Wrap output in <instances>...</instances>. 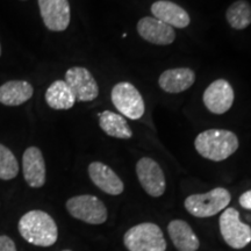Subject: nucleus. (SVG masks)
Masks as SVG:
<instances>
[{
  "instance_id": "obj_20",
  "label": "nucleus",
  "mask_w": 251,
  "mask_h": 251,
  "mask_svg": "<svg viewBox=\"0 0 251 251\" xmlns=\"http://www.w3.org/2000/svg\"><path fill=\"white\" fill-rule=\"evenodd\" d=\"M46 102L50 108L61 111L74 107L76 98L65 80H55L46 91Z\"/></svg>"
},
{
  "instance_id": "obj_5",
  "label": "nucleus",
  "mask_w": 251,
  "mask_h": 251,
  "mask_svg": "<svg viewBox=\"0 0 251 251\" xmlns=\"http://www.w3.org/2000/svg\"><path fill=\"white\" fill-rule=\"evenodd\" d=\"M111 99L122 117L129 118L131 120H139L146 112L142 96L139 90L128 81H120L114 85L111 92Z\"/></svg>"
},
{
  "instance_id": "obj_7",
  "label": "nucleus",
  "mask_w": 251,
  "mask_h": 251,
  "mask_svg": "<svg viewBox=\"0 0 251 251\" xmlns=\"http://www.w3.org/2000/svg\"><path fill=\"white\" fill-rule=\"evenodd\" d=\"M220 231L226 243L233 249H243L251 242V227L240 220L235 208H227L219 220Z\"/></svg>"
},
{
  "instance_id": "obj_9",
  "label": "nucleus",
  "mask_w": 251,
  "mask_h": 251,
  "mask_svg": "<svg viewBox=\"0 0 251 251\" xmlns=\"http://www.w3.org/2000/svg\"><path fill=\"white\" fill-rule=\"evenodd\" d=\"M136 175L143 190L150 197L158 198L166 188L165 176L158 163L149 157H143L136 164Z\"/></svg>"
},
{
  "instance_id": "obj_23",
  "label": "nucleus",
  "mask_w": 251,
  "mask_h": 251,
  "mask_svg": "<svg viewBox=\"0 0 251 251\" xmlns=\"http://www.w3.org/2000/svg\"><path fill=\"white\" fill-rule=\"evenodd\" d=\"M0 251H17L13 240L5 235L0 236Z\"/></svg>"
},
{
  "instance_id": "obj_21",
  "label": "nucleus",
  "mask_w": 251,
  "mask_h": 251,
  "mask_svg": "<svg viewBox=\"0 0 251 251\" xmlns=\"http://www.w3.org/2000/svg\"><path fill=\"white\" fill-rule=\"evenodd\" d=\"M226 19L234 29H246L251 25V5L247 0H237L228 7Z\"/></svg>"
},
{
  "instance_id": "obj_2",
  "label": "nucleus",
  "mask_w": 251,
  "mask_h": 251,
  "mask_svg": "<svg viewBox=\"0 0 251 251\" xmlns=\"http://www.w3.org/2000/svg\"><path fill=\"white\" fill-rule=\"evenodd\" d=\"M238 146L236 135L226 129H207L198 135L194 141L198 153L214 162L227 159L236 151Z\"/></svg>"
},
{
  "instance_id": "obj_16",
  "label": "nucleus",
  "mask_w": 251,
  "mask_h": 251,
  "mask_svg": "<svg viewBox=\"0 0 251 251\" xmlns=\"http://www.w3.org/2000/svg\"><path fill=\"white\" fill-rule=\"evenodd\" d=\"M196 81V74L192 69L176 68L165 70L158 79L163 91L168 93H180L190 89Z\"/></svg>"
},
{
  "instance_id": "obj_25",
  "label": "nucleus",
  "mask_w": 251,
  "mask_h": 251,
  "mask_svg": "<svg viewBox=\"0 0 251 251\" xmlns=\"http://www.w3.org/2000/svg\"><path fill=\"white\" fill-rule=\"evenodd\" d=\"M0 56H1V46H0Z\"/></svg>"
},
{
  "instance_id": "obj_3",
  "label": "nucleus",
  "mask_w": 251,
  "mask_h": 251,
  "mask_svg": "<svg viewBox=\"0 0 251 251\" xmlns=\"http://www.w3.org/2000/svg\"><path fill=\"white\" fill-rule=\"evenodd\" d=\"M124 243L129 251H165L166 241L161 228L151 222L131 227L125 234Z\"/></svg>"
},
{
  "instance_id": "obj_22",
  "label": "nucleus",
  "mask_w": 251,
  "mask_h": 251,
  "mask_svg": "<svg viewBox=\"0 0 251 251\" xmlns=\"http://www.w3.org/2000/svg\"><path fill=\"white\" fill-rule=\"evenodd\" d=\"M19 174V164L14 153L0 143V179H14Z\"/></svg>"
},
{
  "instance_id": "obj_13",
  "label": "nucleus",
  "mask_w": 251,
  "mask_h": 251,
  "mask_svg": "<svg viewBox=\"0 0 251 251\" xmlns=\"http://www.w3.org/2000/svg\"><path fill=\"white\" fill-rule=\"evenodd\" d=\"M23 170L26 183L33 188L42 187L46 183V162L37 147H29L23 156Z\"/></svg>"
},
{
  "instance_id": "obj_11",
  "label": "nucleus",
  "mask_w": 251,
  "mask_h": 251,
  "mask_svg": "<svg viewBox=\"0 0 251 251\" xmlns=\"http://www.w3.org/2000/svg\"><path fill=\"white\" fill-rule=\"evenodd\" d=\"M234 90L226 79L214 80L203 92V103L209 112L225 114L234 103Z\"/></svg>"
},
{
  "instance_id": "obj_1",
  "label": "nucleus",
  "mask_w": 251,
  "mask_h": 251,
  "mask_svg": "<svg viewBox=\"0 0 251 251\" xmlns=\"http://www.w3.org/2000/svg\"><path fill=\"white\" fill-rule=\"evenodd\" d=\"M18 228L21 236L36 247H51L58 237L55 220L48 213L39 209L26 213L19 221Z\"/></svg>"
},
{
  "instance_id": "obj_24",
  "label": "nucleus",
  "mask_w": 251,
  "mask_h": 251,
  "mask_svg": "<svg viewBox=\"0 0 251 251\" xmlns=\"http://www.w3.org/2000/svg\"><path fill=\"white\" fill-rule=\"evenodd\" d=\"M240 205L242 206L243 208L251 211V190L244 192L242 196L240 197Z\"/></svg>"
},
{
  "instance_id": "obj_6",
  "label": "nucleus",
  "mask_w": 251,
  "mask_h": 251,
  "mask_svg": "<svg viewBox=\"0 0 251 251\" xmlns=\"http://www.w3.org/2000/svg\"><path fill=\"white\" fill-rule=\"evenodd\" d=\"M67 209L71 216L90 225H102L107 220V208L99 198L83 194L67 201Z\"/></svg>"
},
{
  "instance_id": "obj_18",
  "label": "nucleus",
  "mask_w": 251,
  "mask_h": 251,
  "mask_svg": "<svg viewBox=\"0 0 251 251\" xmlns=\"http://www.w3.org/2000/svg\"><path fill=\"white\" fill-rule=\"evenodd\" d=\"M34 89L26 80H9L0 86V103L5 106H20L28 101Z\"/></svg>"
},
{
  "instance_id": "obj_17",
  "label": "nucleus",
  "mask_w": 251,
  "mask_h": 251,
  "mask_svg": "<svg viewBox=\"0 0 251 251\" xmlns=\"http://www.w3.org/2000/svg\"><path fill=\"white\" fill-rule=\"evenodd\" d=\"M174 246L178 251H197L200 242L191 226L183 220H174L168 226Z\"/></svg>"
},
{
  "instance_id": "obj_12",
  "label": "nucleus",
  "mask_w": 251,
  "mask_h": 251,
  "mask_svg": "<svg viewBox=\"0 0 251 251\" xmlns=\"http://www.w3.org/2000/svg\"><path fill=\"white\" fill-rule=\"evenodd\" d=\"M137 33L143 40L158 46L171 45L176 39L174 28L153 17L141 19L137 23Z\"/></svg>"
},
{
  "instance_id": "obj_26",
  "label": "nucleus",
  "mask_w": 251,
  "mask_h": 251,
  "mask_svg": "<svg viewBox=\"0 0 251 251\" xmlns=\"http://www.w3.org/2000/svg\"><path fill=\"white\" fill-rule=\"evenodd\" d=\"M63 251H71V250H63Z\"/></svg>"
},
{
  "instance_id": "obj_10",
  "label": "nucleus",
  "mask_w": 251,
  "mask_h": 251,
  "mask_svg": "<svg viewBox=\"0 0 251 251\" xmlns=\"http://www.w3.org/2000/svg\"><path fill=\"white\" fill-rule=\"evenodd\" d=\"M45 26L51 31H63L70 25L71 12L68 0H39Z\"/></svg>"
},
{
  "instance_id": "obj_8",
  "label": "nucleus",
  "mask_w": 251,
  "mask_h": 251,
  "mask_svg": "<svg viewBox=\"0 0 251 251\" xmlns=\"http://www.w3.org/2000/svg\"><path fill=\"white\" fill-rule=\"evenodd\" d=\"M65 83L76 101H92L99 96V86L92 74L85 68L74 67L65 72Z\"/></svg>"
},
{
  "instance_id": "obj_19",
  "label": "nucleus",
  "mask_w": 251,
  "mask_h": 251,
  "mask_svg": "<svg viewBox=\"0 0 251 251\" xmlns=\"http://www.w3.org/2000/svg\"><path fill=\"white\" fill-rule=\"evenodd\" d=\"M98 117L100 128L108 136L122 140H128L133 137V130L130 129L127 120L122 115L111 111H103L99 113Z\"/></svg>"
},
{
  "instance_id": "obj_15",
  "label": "nucleus",
  "mask_w": 251,
  "mask_h": 251,
  "mask_svg": "<svg viewBox=\"0 0 251 251\" xmlns=\"http://www.w3.org/2000/svg\"><path fill=\"white\" fill-rule=\"evenodd\" d=\"M153 18L172 28H186L191 23L190 15L183 7L169 0H158L151 5Z\"/></svg>"
},
{
  "instance_id": "obj_4",
  "label": "nucleus",
  "mask_w": 251,
  "mask_h": 251,
  "mask_svg": "<svg viewBox=\"0 0 251 251\" xmlns=\"http://www.w3.org/2000/svg\"><path fill=\"white\" fill-rule=\"evenodd\" d=\"M231 200L228 190L216 187L202 194H192L185 200L186 211L197 218H209L226 209Z\"/></svg>"
},
{
  "instance_id": "obj_14",
  "label": "nucleus",
  "mask_w": 251,
  "mask_h": 251,
  "mask_svg": "<svg viewBox=\"0 0 251 251\" xmlns=\"http://www.w3.org/2000/svg\"><path fill=\"white\" fill-rule=\"evenodd\" d=\"M89 176L92 183L102 192L111 196H119L124 192L125 185L120 177L108 165L101 162L91 163L89 165Z\"/></svg>"
}]
</instances>
